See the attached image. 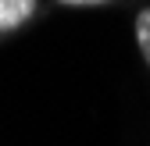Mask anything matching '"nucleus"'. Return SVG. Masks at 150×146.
<instances>
[{
  "label": "nucleus",
  "mask_w": 150,
  "mask_h": 146,
  "mask_svg": "<svg viewBox=\"0 0 150 146\" xmlns=\"http://www.w3.org/2000/svg\"><path fill=\"white\" fill-rule=\"evenodd\" d=\"M36 14V0H0V36L22 29Z\"/></svg>",
  "instance_id": "f257e3e1"
},
{
  "label": "nucleus",
  "mask_w": 150,
  "mask_h": 146,
  "mask_svg": "<svg viewBox=\"0 0 150 146\" xmlns=\"http://www.w3.org/2000/svg\"><path fill=\"white\" fill-rule=\"evenodd\" d=\"M136 46L143 53V61L150 64V7H143L136 14Z\"/></svg>",
  "instance_id": "f03ea898"
},
{
  "label": "nucleus",
  "mask_w": 150,
  "mask_h": 146,
  "mask_svg": "<svg viewBox=\"0 0 150 146\" xmlns=\"http://www.w3.org/2000/svg\"><path fill=\"white\" fill-rule=\"evenodd\" d=\"M57 4H68V7H100V4H111V0H57Z\"/></svg>",
  "instance_id": "7ed1b4c3"
}]
</instances>
